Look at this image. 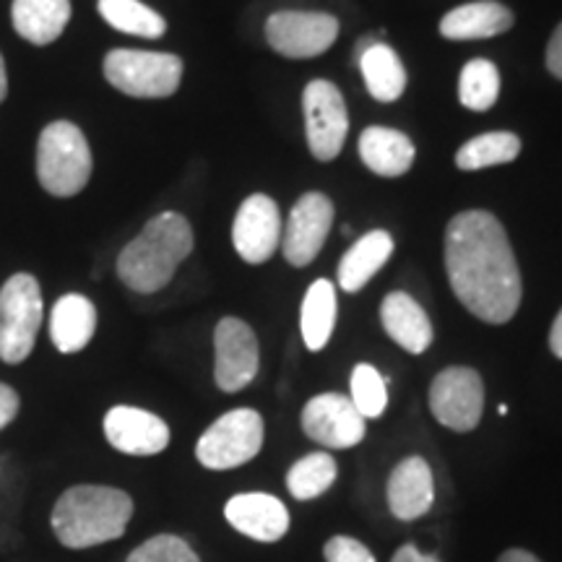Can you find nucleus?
Wrapping results in <instances>:
<instances>
[{
    "label": "nucleus",
    "mask_w": 562,
    "mask_h": 562,
    "mask_svg": "<svg viewBox=\"0 0 562 562\" xmlns=\"http://www.w3.org/2000/svg\"><path fill=\"white\" fill-rule=\"evenodd\" d=\"M446 271L453 294L474 318L503 326L521 307V269L508 232L490 211H461L448 222Z\"/></svg>",
    "instance_id": "1"
},
{
    "label": "nucleus",
    "mask_w": 562,
    "mask_h": 562,
    "mask_svg": "<svg viewBox=\"0 0 562 562\" xmlns=\"http://www.w3.org/2000/svg\"><path fill=\"white\" fill-rule=\"evenodd\" d=\"M193 245L191 222L178 211H165L146 222V227L121 250L117 277L138 294L165 290L180 263L193 252Z\"/></svg>",
    "instance_id": "2"
},
{
    "label": "nucleus",
    "mask_w": 562,
    "mask_h": 562,
    "mask_svg": "<svg viewBox=\"0 0 562 562\" xmlns=\"http://www.w3.org/2000/svg\"><path fill=\"white\" fill-rule=\"evenodd\" d=\"M133 516L128 492L104 484H79L63 492L53 508V531L68 550L121 539Z\"/></svg>",
    "instance_id": "3"
},
{
    "label": "nucleus",
    "mask_w": 562,
    "mask_h": 562,
    "mask_svg": "<svg viewBox=\"0 0 562 562\" xmlns=\"http://www.w3.org/2000/svg\"><path fill=\"white\" fill-rule=\"evenodd\" d=\"M91 149L76 123L55 121L40 133L37 180L50 195L70 199L81 193L91 178Z\"/></svg>",
    "instance_id": "4"
},
{
    "label": "nucleus",
    "mask_w": 562,
    "mask_h": 562,
    "mask_svg": "<svg viewBox=\"0 0 562 562\" xmlns=\"http://www.w3.org/2000/svg\"><path fill=\"white\" fill-rule=\"evenodd\" d=\"M45 302L32 273H13L0 286V360L24 362L37 341Z\"/></svg>",
    "instance_id": "5"
},
{
    "label": "nucleus",
    "mask_w": 562,
    "mask_h": 562,
    "mask_svg": "<svg viewBox=\"0 0 562 562\" xmlns=\"http://www.w3.org/2000/svg\"><path fill=\"white\" fill-rule=\"evenodd\" d=\"M104 79L136 100H165L180 89L182 60L172 53L112 50L102 63Z\"/></svg>",
    "instance_id": "6"
},
{
    "label": "nucleus",
    "mask_w": 562,
    "mask_h": 562,
    "mask_svg": "<svg viewBox=\"0 0 562 562\" xmlns=\"http://www.w3.org/2000/svg\"><path fill=\"white\" fill-rule=\"evenodd\" d=\"M263 419L256 409H232L222 414L195 446V459L211 472H227L261 453Z\"/></svg>",
    "instance_id": "7"
},
{
    "label": "nucleus",
    "mask_w": 562,
    "mask_h": 562,
    "mask_svg": "<svg viewBox=\"0 0 562 562\" xmlns=\"http://www.w3.org/2000/svg\"><path fill=\"white\" fill-rule=\"evenodd\" d=\"M302 110L313 157L318 161L339 157L349 133V112L339 87L326 79L311 81L302 91Z\"/></svg>",
    "instance_id": "8"
},
{
    "label": "nucleus",
    "mask_w": 562,
    "mask_h": 562,
    "mask_svg": "<svg viewBox=\"0 0 562 562\" xmlns=\"http://www.w3.org/2000/svg\"><path fill=\"white\" fill-rule=\"evenodd\" d=\"M339 37V19L323 11H277L266 21L271 50L292 60L318 58Z\"/></svg>",
    "instance_id": "9"
},
{
    "label": "nucleus",
    "mask_w": 562,
    "mask_h": 562,
    "mask_svg": "<svg viewBox=\"0 0 562 562\" xmlns=\"http://www.w3.org/2000/svg\"><path fill=\"white\" fill-rule=\"evenodd\" d=\"M430 412L453 432H472L484 414V383L474 368H446L430 385Z\"/></svg>",
    "instance_id": "10"
},
{
    "label": "nucleus",
    "mask_w": 562,
    "mask_h": 562,
    "mask_svg": "<svg viewBox=\"0 0 562 562\" xmlns=\"http://www.w3.org/2000/svg\"><path fill=\"white\" fill-rule=\"evenodd\" d=\"M334 216V201L326 193L302 195L292 206L290 220L284 222V232H281V252L286 263L294 269L311 266L328 240Z\"/></svg>",
    "instance_id": "11"
},
{
    "label": "nucleus",
    "mask_w": 562,
    "mask_h": 562,
    "mask_svg": "<svg viewBox=\"0 0 562 562\" xmlns=\"http://www.w3.org/2000/svg\"><path fill=\"white\" fill-rule=\"evenodd\" d=\"M214 381L224 393H237L256 381L261 351L256 331L240 318H222L214 331Z\"/></svg>",
    "instance_id": "12"
},
{
    "label": "nucleus",
    "mask_w": 562,
    "mask_h": 562,
    "mask_svg": "<svg viewBox=\"0 0 562 562\" xmlns=\"http://www.w3.org/2000/svg\"><path fill=\"white\" fill-rule=\"evenodd\" d=\"M281 232H284V222H281L277 201L256 193L248 195L237 209L235 222H232V245L245 263L261 266L281 248Z\"/></svg>",
    "instance_id": "13"
},
{
    "label": "nucleus",
    "mask_w": 562,
    "mask_h": 562,
    "mask_svg": "<svg viewBox=\"0 0 562 562\" xmlns=\"http://www.w3.org/2000/svg\"><path fill=\"white\" fill-rule=\"evenodd\" d=\"M302 430L323 448H355L364 440V417L357 412L349 396L321 393L302 409Z\"/></svg>",
    "instance_id": "14"
},
{
    "label": "nucleus",
    "mask_w": 562,
    "mask_h": 562,
    "mask_svg": "<svg viewBox=\"0 0 562 562\" xmlns=\"http://www.w3.org/2000/svg\"><path fill=\"white\" fill-rule=\"evenodd\" d=\"M104 438L121 453L157 456L170 446V427L138 406H112L104 414Z\"/></svg>",
    "instance_id": "15"
},
{
    "label": "nucleus",
    "mask_w": 562,
    "mask_h": 562,
    "mask_svg": "<svg viewBox=\"0 0 562 562\" xmlns=\"http://www.w3.org/2000/svg\"><path fill=\"white\" fill-rule=\"evenodd\" d=\"M224 516L235 531L256 542H279L290 531V510L266 492H245L224 505Z\"/></svg>",
    "instance_id": "16"
},
{
    "label": "nucleus",
    "mask_w": 562,
    "mask_h": 562,
    "mask_svg": "<svg viewBox=\"0 0 562 562\" xmlns=\"http://www.w3.org/2000/svg\"><path fill=\"white\" fill-rule=\"evenodd\" d=\"M435 503L432 469L422 456H409L389 476V508L398 521L422 518Z\"/></svg>",
    "instance_id": "17"
},
{
    "label": "nucleus",
    "mask_w": 562,
    "mask_h": 562,
    "mask_svg": "<svg viewBox=\"0 0 562 562\" xmlns=\"http://www.w3.org/2000/svg\"><path fill=\"white\" fill-rule=\"evenodd\" d=\"M381 323L385 334H389L398 347L409 351V355H422V351H427L435 339L432 323L427 318L425 307L406 292L385 294L381 305Z\"/></svg>",
    "instance_id": "18"
},
{
    "label": "nucleus",
    "mask_w": 562,
    "mask_h": 562,
    "mask_svg": "<svg viewBox=\"0 0 562 562\" xmlns=\"http://www.w3.org/2000/svg\"><path fill=\"white\" fill-rule=\"evenodd\" d=\"M513 11L497 0H476V3H463L459 9L448 11L440 19V34L453 42L469 40H490L505 34L513 26Z\"/></svg>",
    "instance_id": "19"
},
{
    "label": "nucleus",
    "mask_w": 562,
    "mask_h": 562,
    "mask_svg": "<svg viewBox=\"0 0 562 562\" xmlns=\"http://www.w3.org/2000/svg\"><path fill=\"white\" fill-rule=\"evenodd\" d=\"M357 151H360L364 167L381 178H402L412 170L414 157H417V149L406 133L383 128V125L364 128Z\"/></svg>",
    "instance_id": "20"
},
{
    "label": "nucleus",
    "mask_w": 562,
    "mask_h": 562,
    "mask_svg": "<svg viewBox=\"0 0 562 562\" xmlns=\"http://www.w3.org/2000/svg\"><path fill=\"white\" fill-rule=\"evenodd\" d=\"M393 256V237L385 229H372L360 237L351 248L344 252L336 269V279L344 292L355 294L370 284V279L389 263Z\"/></svg>",
    "instance_id": "21"
},
{
    "label": "nucleus",
    "mask_w": 562,
    "mask_h": 562,
    "mask_svg": "<svg viewBox=\"0 0 562 562\" xmlns=\"http://www.w3.org/2000/svg\"><path fill=\"white\" fill-rule=\"evenodd\" d=\"M97 331V307L83 294H63L50 315V336L55 349L76 355L91 341Z\"/></svg>",
    "instance_id": "22"
},
{
    "label": "nucleus",
    "mask_w": 562,
    "mask_h": 562,
    "mask_svg": "<svg viewBox=\"0 0 562 562\" xmlns=\"http://www.w3.org/2000/svg\"><path fill=\"white\" fill-rule=\"evenodd\" d=\"M13 30L32 45H50L70 21V0H13Z\"/></svg>",
    "instance_id": "23"
},
{
    "label": "nucleus",
    "mask_w": 562,
    "mask_h": 562,
    "mask_svg": "<svg viewBox=\"0 0 562 562\" xmlns=\"http://www.w3.org/2000/svg\"><path fill=\"white\" fill-rule=\"evenodd\" d=\"M364 87L378 102H396L406 89V70L396 50L381 40L357 53Z\"/></svg>",
    "instance_id": "24"
},
{
    "label": "nucleus",
    "mask_w": 562,
    "mask_h": 562,
    "mask_svg": "<svg viewBox=\"0 0 562 562\" xmlns=\"http://www.w3.org/2000/svg\"><path fill=\"white\" fill-rule=\"evenodd\" d=\"M336 326V290L328 279H315L302 300L300 328L311 351L326 349Z\"/></svg>",
    "instance_id": "25"
},
{
    "label": "nucleus",
    "mask_w": 562,
    "mask_h": 562,
    "mask_svg": "<svg viewBox=\"0 0 562 562\" xmlns=\"http://www.w3.org/2000/svg\"><path fill=\"white\" fill-rule=\"evenodd\" d=\"M521 154V138L508 131H492L474 136L456 154V167L463 172L487 170V167L508 165Z\"/></svg>",
    "instance_id": "26"
},
{
    "label": "nucleus",
    "mask_w": 562,
    "mask_h": 562,
    "mask_svg": "<svg viewBox=\"0 0 562 562\" xmlns=\"http://www.w3.org/2000/svg\"><path fill=\"white\" fill-rule=\"evenodd\" d=\"M97 9L112 30L133 34V37L159 40L167 32V21L140 0H100Z\"/></svg>",
    "instance_id": "27"
},
{
    "label": "nucleus",
    "mask_w": 562,
    "mask_h": 562,
    "mask_svg": "<svg viewBox=\"0 0 562 562\" xmlns=\"http://www.w3.org/2000/svg\"><path fill=\"white\" fill-rule=\"evenodd\" d=\"M501 97V70L492 60L474 58L461 68L459 102L472 112H487Z\"/></svg>",
    "instance_id": "28"
},
{
    "label": "nucleus",
    "mask_w": 562,
    "mask_h": 562,
    "mask_svg": "<svg viewBox=\"0 0 562 562\" xmlns=\"http://www.w3.org/2000/svg\"><path fill=\"white\" fill-rule=\"evenodd\" d=\"M336 474H339V467H336L334 456L311 453L290 469V474H286V490L297 501H313V497H321L323 492L331 490Z\"/></svg>",
    "instance_id": "29"
},
{
    "label": "nucleus",
    "mask_w": 562,
    "mask_h": 562,
    "mask_svg": "<svg viewBox=\"0 0 562 562\" xmlns=\"http://www.w3.org/2000/svg\"><path fill=\"white\" fill-rule=\"evenodd\" d=\"M385 378L372 364L362 362L351 370V404L364 419H378L389 406V389Z\"/></svg>",
    "instance_id": "30"
},
{
    "label": "nucleus",
    "mask_w": 562,
    "mask_h": 562,
    "mask_svg": "<svg viewBox=\"0 0 562 562\" xmlns=\"http://www.w3.org/2000/svg\"><path fill=\"white\" fill-rule=\"evenodd\" d=\"M125 562H201L199 554L186 539L172 537V533H159V537L146 539L136 547Z\"/></svg>",
    "instance_id": "31"
},
{
    "label": "nucleus",
    "mask_w": 562,
    "mask_h": 562,
    "mask_svg": "<svg viewBox=\"0 0 562 562\" xmlns=\"http://www.w3.org/2000/svg\"><path fill=\"white\" fill-rule=\"evenodd\" d=\"M326 562H375L372 552L362 542L351 537H334L323 547Z\"/></svg>",
    "instance_id": "32"
},
{
    "label": "nucleus",
    "mask_w": 562,
    "mask_h": 562,
    "mask_svg": "<svg viewBox=\"0 0 562 562\" xmlns=\"http://www.w3.org/2000/svg\"><path fill=\"white\" fill-rule=\"evenodd\" d=\"M21 409L19 393L11 389L9 383H0V430L9 427Z\"/></svg>",
    "instance_id": "33"
},
{
    "label": "nucleus",
    "mask_w": 562,
    "mask_h": 562,
    "mask_svg": "<svg viewBox=\"0 0 562 562\" xmlns=\"http://www.w3.org/2000/svg\"><path fill=\"white\" fill-rule=\"evenodd\" d=\"M544 63H547V70H550L554 79L562 81V21L558 24V30L552 32L550 42H547Z\"/></svg>",
    "instance_id": "34"
},
{
    "label": "nucleus",
    "mask_w": 562,
    "mask_h": 562,
    "mask_svg": "<svg viewBox=\"0 0 562 562\" xmlns=\"http://www.w3.org/2000/svg\"><path fill=\"white\" fill-rule=\"evenodd\" d=\"M391 562H442L438 554H427L422 552L417 544H404L402 550H396Z\"/></svg>",
    "instance_id": "35"
},
{
    "label": "nucleus",
    "mask_w": 562,
    "mask_h": 562,
    "mask_svg": "<svg viewBox=\"0 0 562 562\" xmlns=\"http://www.w3.org/2000/svg\"><path fill=\"white\" fill-rule=\"evenodd\" d=\"M550 349L558 360H562V311L558 313V318H554L550 328Z\"/></svg>",
    "instance_id": "36"
},
{
    "label": "nucleus",
    "mask_w": 562,
    "mask_h": 562,
    "mask_svg": "<svg viewBox=\"0 0 562 562\" xmlns=\"http://www.w3.org/2000/svg\"><path fill=\"white\" fill-rule=\"evenodd\" d=\"M497 562H542L529 550H505Z\"/></svg>",
    "instance_id": "37"
},
{
    "label": "nucleus",
    "mask_w": 562,
    "mask_h": 562,
    "mask_svg": "<svg viewBox=\"0 0 562 562\" xmlns=\"http://www.w3.org/2000/svg\"><path fill=\"white\" fill-rule=\"evenodd\" d=\"M5 94H9V76H5V60L0 55V104H3Z\"/></svg>",
    "instance_id": "38"
}]
</instances>
